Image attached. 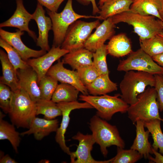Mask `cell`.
<instances>
[{
	"instance_id": "cell-1",
	"label": "cell",
	"mask_w": 163,
	"mask_h": 163,
	"mask_svg": "<svg viewBox=\"0 0 163 163\" xmlns=\"http://www.w3.org/2000/svg\"><path fill=\"white\" fill-rule=\"evenodd\" d=\"M113 23L124 22L132 26L139 40L150 38L163 33L162 21L151 15H143L128 11L111 17Z\"/></svg>"
},
{
	"instance_id": "cell-2",
	"label": "cell",
	"mask_w": 163,
	"mask_h": 163,
	"mask_svg": "<svg viewBox=\"0 0 163 163\" xmlns=\"http://www.w3.org/2000/svg\"><path fill=\"white\" fill-rule=\"evenodd\" d=\"M159 111L156 91L154 87H151L138 96L135 103L129 105L127 112L129 119L135 124L139 120L145 122L158 119L163 122Z\"/></svg>"
},
{
	"instance_id": "cell-3",
	"label": "cell",
	"mask_w": 163,
	"mask_h": 163,
	"mask_svg": "<svg viewBox=\"0 0 163 163\" xmlns=\"http://www.w3.org/2000/svg\"><path fill=\"white\" fill-rule=\"evenodd\" d=\"M155 84L154 75L142 71L126 72L120 84L121 98L129 105L133 104L147 87H154Z\"/></svg>"
},
{
	"instance_id": "cell-4",
	"label": "cell",
	"mask_w": 163,
	"mask_h": 163,
	"mask_svg": "<svg viewBox=\"0 0 163 163\" xmlns=\"http://www.w3.org/2000/svg\"><path fill=\"white\" fill-rule=\"evenodd\" d=\"M89 125L95 142L99 145L104 157L108 153L107 148L112 145L124 148L125 142L116 126L110 124L96 115L90 119Z\"/></svg>"
},
{
	"instance_id": "cell-5",
	"label": "cell",
	"mask_w": 163,
	"mask_h": 163,
	"mask_svg": "<svg viewBox=\"0 0 163 163\" xmlns=\"http://www.w3.org/2000/svg\"><path fill=\"white\" fill-rule=\"evenodd\" d=\"M72 2V0H68L64 9L59 13L47 10L52 24V30L54 36L52 46H61L69 27L78 19L94 18L100 19L99 16L85 15L76 13L73 9Z\"/></svg>"
},
{
	"instance_id": "cell-6",
	"label": "cell",
	"mask_w": 163,
	"mask_h": 163,
	"mask_svg": "<svg viewBox=\"0 0 163 163\" xmlns=\"http://www.w3.org/2000/svg\"><path fill=\"white\" fill-rule=\"evenodd\" d=\"M14 92L12 110L9 113L11 121L18 128L28 129L31 121L37 115L36 102L22 89Z\"/></svg>"
},
{
	"instance_id": "cell-7",
	"label": "cell",
	"mask_w": 163,
	"mask_h": 163,
	"mask_svg": "<svg viewBox=\"0 0 163 163\" xmlns=\"http://www.w3.org/2000/svg\"><path fill=\"white\" fill-rule=\"evenodd\" d=\"M120 95L110 96L107 94L101 96L82 94L79 100L89 104L97 110L96 115L101 118L109 121L116 113L127 112L129 105L121 98Z\"/></svg>"
},
{
	"instance_id": "cell-8",
	"label": "cell",
	"mask_w": 163,
	"mask_h": 163,
	"mask_svg": "<svg viewBox=\"0 0 163 163\" xmlns=\"http://www.w3.org/2000/svg\"><path fill=\"white\" fill-rule=\"evenodd\" d=\"M100 24L99 19L91 22L75 21L69 27L61 48L69 52L85 48L92 31Z\"/></svg>"
},
{
	"instance_id": "cell-9",
	"label": "cell",
	"mask_w": 163,
	"mask_h": 163,
	"mask_svg": "<svg viewBox=\"0 0 163 163\" xmlns=\"http://www.w3.org/2000/svg\"><path fill=\"white\" fill-rule=\"evenodd\" d=\"M117 69L119 71H136L153 75L163 73V67L158 65L152 57L141 49L132 51L126 59L120 60Z\"/></svg>"
},
{
	"instance_id": "cell-10",
	"label": "cell",
	"mask_w": 163,
	"mask_h": 163,
	"mask_svg": "<svg viewBox=\"0 0 163 163\" xmlns=\"http://www.w3.org/2000/svg\"><path fill=\"white\" fill-rule=\"evenodd\" d=\"M57 104L61 111L62 118L60 126L56 132L55 139L62 150L70 155L71 152L66 143L65 134L70 121V113L72 110L76 109H91L93 107L87 102L80 103L77 101L60 102Z\"/></svg>"
},
{
	"instance_id": "cell-11",
	"label": "cell",
	"mask_w": 163,
	"mask_h": 163,
	"mask_svg": "<svg viewBox=\"0 0 163 163\" xmlns=\"http://www.w3.org/2000/svg\"><path fill=\"white\" fill-rule=\"evenodd\" d=\"M79 142L76 150L70 154L72 163H111L112 158L107 160L97 161L92 156L91 151L95 140L92 134L85 135L78 132L72 137Z\"/></svg>"
},
{
	"instance_id": "cell-12",
	"label": "cell",
	"mask_w": 163,
	"mask_h": 163,
	"mask_svg": "<svg viewBox=\"0 0 163 163\" xmlns=\"http://www.w3.org/2000/svg\"><path fill=\"white\" fill-rule=\"evenodd\" d=\"M69 52L60 47L52 46L44 55L37 58L30 59L26 62L37 73L39 83L40 80L46 75L53 63Z\"/></svg>"
},
{
	"instance_id": "cell-13",
	"label": "cell",
	"mask_w": 163,
	"mask_h": 163,
	"mask_svg": "<svg viewBox=\"0 0 163 163\" xmlns=\"http://www.w3.org/2000/svg\"><path fill=\"white\" fill-rule=\"evenodd\" d=\"M63 64L62 61L59 60L57 63L51 67L46 75L52 77L62 83L72 85L82 94L88 95L87 89L80 80L77 72L65 68Z\"/></svg>"
},
{
	"instance_id": "cell-14",
	"label": "cell",
	"mask_w": 163,
	"mask_h": 163,
	"mask_svg": "<svg viewBox=\"0 0 163 163\" xmlns=\"http://www.w3.org/2000/svg\"><path fill=\"white\" fill-rule=\"evenodd\" d=\"M24 34V31L19 30L15 32H11L0 28V37L14 48L24 61L26 62L32 57H38L46 53V51L42 49L36 50L27 47L21 39V36Z\"/></svg>"
},
{
	"instance_id": "cell-15",
	"label": "cell",
	"mask_w": 163,
	"mask_h": 163,
	"mask_svg": "<svg viewBox=\"0 0 163 163\" xmlns=\"http://www.w3.org/2000/svg\"><path fill=\"white\" fill-rule=\"evenodd\" d=\"M16 8L13 15L7 21L0 24V27H12L17 28L22 31L27 32L35 41L37 36L35 33L30 30L29 23L32 19V14L26 9L23 0H16Z\"/></svg>"
},
{
	"instance_id": "cell-16",
	"label": "cell",
	"mask_w": 163,
	"mask_h": 163,
	"mask_svg": "<svg viewBox=\"0 0 163 163\" xmlns=\"http://www.w3.org/2000/svg\"><path fill=\"white\" fill-rule=\"evenodd\" d=\"M104 21L85 43L84 47L93 53L104 45L107 40H110L115 33V24L112 22L111 17Z\"/></svg>"
},
{
	"instance_id": "cell-17",
	"label": "cell",
	"mask_w": 163,
	"mask_h": 163,
	"mask_svg": "<svg viewBox=\"0 0 163 163\" xmlns=\"http://www.w3.org/2000/svg\"><path fill=\"white\" fill-rule=\"evenodd\" d=\"M43 6L37 2L35 10L32 14V19L37 24L39 36L37 39V45L41 49L48 51L50 47L48 43V33L52 29V24L50 17L45 15Z\"/></svg>"
},
{
	"instance_id": "cell-18",
	"label": "cell",
	"mask_w": 163,
	"mask_h": 163,
	"mask_svg": "<svg viewBox=\"0 0 163 163\" xmlns=\"http://www.w3.org/2000/svg\"><path fill=\"white\" fill-rule=\"evenodd\" d=\"M20 88L25 91L37 102L41 99L37 73L30 67L17 70Z\"/></svg>"
},
{
	"instance_id": "cell-19",
	"label": "cell",
	"mask_w": 163,
	"mask_h": 163,
	"mask_svg": "<svg viewBox=\"0 0 163 163\" xmlns=\"http://www.w3.org/2000/svg\"><path fill=\"white\" fill-rule=\"evenodd\" d=\"M58 128L56 119L49 120L35 117L31 121L28 130L22 132L20 135L33 134L36 140H40L51 133L56 132Z\"/></svg>"
},
{
	"instance_id": "cell-20",
	"label": "cell",
	"mask_w": 163,
	"mask_h": 163,
	"mask_svg": "<svg viewBox=\"0 0 163 163\" xmlns=\"http://www.w3.org/2000/svg\"><path fill=\"white\" fill-rule=\"evenodd\" d=\"M136 136L130 148L137 151L145 159L152 154V147L149 141L150 133L144 129V122L138 120L135 124Z\"/></svg>"
},
{
	"instance_id": "cell-21",
	"label": "cell",
	"mask_w": 163,
	"mask_h": 163,
	"mask_svg": "<svg viewBox=\"0 0 163 163\" xmlns=\"http://www.w3.org/2000/svg\"><path fill=\"white\" fill-rule=\"evenodd\" d=\"M93 53L85 48L69 52L63 56L64 64L70 66L76 70L93 65Z\"/></svg>"
},
{
	"instance_id": "cell-22",
	"label": "cell",
	"mask_w": 163,
	"mask_h": 163,
	"mask_svg": "<svg viewBox=\"0 0 163 163\" xmlns=\"http://www.w3.org/2000/svg\"><path fill=\"white\" fill-rule=\"evenodd\" d=\"M0 60L2 73L0 83L9 87L13 91L20 89L17 71L9 60L7 54L1 49Z\"/></svg>"
},
{
	"instance_id": "cell-23",
	"label": "cell",
	"mask_w": 163,
	"mask_h": 163,
	"mask_svg": "<svg viewBox=\"0 0 163 163\" xmlns=\"http://www.w3.org/2000/svg\"><path fill=\"white\" fill-rule=\"evenodd\" d=\"M108 54L120 57L129 54L132 51L129 39L124 34L113 36L107 45Z\"/></svg>"
},
{
	"instance_id": "cell-24",
	"label": "cell",
	"mask_w": 163,
	"mask_h": 163,
	"mask_svg": "<svg viewBox=\"0 0 163 163\" xmlns=\"http://www.w3.org/2000/svg\"><path fill=\"white\" fill-rule=\"evenodd\" d=\"M162 0H132L129 11L143 15H151L161 21L159 11L162 8Z\"/></svg>"
},
{
	"instance_id": "cell-25",
	"label": "cell",
	"mask_w": 163,
	"mask_h": 163,
	"mask_svg": "<svg viewBox=\"0 0 163 163\" xmlns=\"http://www.w3.org/2000/svg\"><path fill=\"white\" fill-rule=\"evenodd\" d=\"M132 0H106L99 8L100 19L108 18L122 12L129 11Z\"/></svg>"
},
{
	"instance_id": "cell-26",
	"label": "cell",
	"mask_w": 163,
	"mask_h": 163,
	"mask_svg": "<svg viewBox=\"0 0 163 163\" xmlns=\"http://www.w3.org/2000/svg\"><path fill=\"white\" fill-rule=\"evenodd\" d=\"M109 74H101L92 83L85 86L88 92L92 95L97 96L117 90V84L110 79Z\"/></svg>"
},
{
	"instance_id": "cell-27",
	"label": "cell",
	"mask_w": 163,
	"mask_h": 163,
	"mask_svg": "<svg viewBox=\"0 0 163 163\" xmlns=\"http://www.w3.org/2000/svg\"><path fill=\"white\" fill-rule=\"evenodd\" d=\"M4 114L0 113V139L8 140L16 153L21 142L20 133L17 131L12 123L10 124L3 119Z\"/></svg>"
},
{
	"instance_id": "cell-28",
	"label": "cell",
	"mask_w": 163,
	"mask_h": 163,
	"mask_svg": "<svg viewBox=\"0 0 163 163\" xmlns=\"http://www.w3.org/2000/svg\"><path fill=\"white\" fill-rule=\"evenodd\" d=\"M79 91L72 85L65 83L58 84L51 100L57 103L77 101Z\"/></svg>"
},
{
	"instance_id": "cell-29",
	"label": "cell",
	"mask_w": 163,
	"mask_h": 163,
	"mask_svg": "<svg viewBox=\"0 0 163 163\" xmlns=\"http://www.w3.org/2000/svg\"><path fill=\"white\" fill-rule=\"evenodd\" d=\"M36 115L43 114L44 118L49 120L55 119L61 116V111L56 103L51 100L41 99L36 102Z\"/></svg>"
},
{
	"instance_id": "cell-30",
	"label": "cell",
	"mask_w": 163,
	"mask_h": 163,
	"mask_svg": "<svg viewBox=\"0 0 163 163\" xmlns=\"http://www.w3.org/2000/svg\"><path fill=\"white\" fill-rule=\"evenodd\" d=\"M161 121L155 119L144 122V126L151 134L153 142L152 148L163 155V133L161 127Z\"/></svg>"
},
{
	"instance_id": "cell-31",
	"label": "cell",
	"mask_w": 163,
	"mask_h": 163,
	"mask_svg": "<svg viewBox=\"0 0 163 163\" xmlns=\"http://www.w3.org/2000/svg\"><path fill=\"white\" fill-rule=\"evenodd\" d=\"M139 42L140 48L152 57L163 53V37L159 34Z\"/></svg>"
},
{
	"instance_id": "cell-32",
	"label": "cell",
	"mask_w": 163,
	"mask_h": 163,
	"mask_svg": "<svg viewBox=\"0 0 163 163\" xmlns=\"http://www.w3.org/2000/svg\"><path fill=\"white\" fill-rule=\"evenodd\" d=\"M0 46L7 53L10 62L17 70L24 69L30 66L21 58L17 51L12 46L2 38H0Z\"/></svg>"
},
{
	"instance_id": "cell-33",
	"label": "cell",
	"mask_w": 163,
	"mask_h": 163,
	"mask_svg": "<svg viewBox=\"0 0 163 163\" xmlns=\"http://www.w3.org/2000/svg\"><path fill=\"white\" fill-rule=\"evenodd\" d=\"M143 156L137 151L117 147V154L112 158L111 163H134Z\"/></svg>"
},
{
	"instance_id": "cell-34",
	"label": "cell",
	"mask_w": 163,
	"mask_h": 163,
	"mask_svg": "<svg viewBox=\"0 0 163 163\" xmlns=\"http://www.w3.org/2000/svg\"><path fill=\"white\" fill-rule=\"evenodd\" d=\"M108 53L107 45L104 44L93 53V65L100 74H109L106 60Z\"/></svg>"
},
{
	"instance_id": "cell-35",
	"label": "cell",
	"mask_w": 163,
	"mask_h": 163,
	"mask_svg": "<svg viewBox=\"0 0 163 163\" xmlns=\"http://www.w3.org/2000/svg\"><path fill=\"white\" fill-rule=\"evenodd\" d=\"M58 81L52 77L46 75L40 81L38 84L41 99L51 100L58 85Z\"/></svg>"
},
{
	"instance_id": "cell-36",
	"label": "cell",
	"mask_w": 163,
	"mask_h": 163,
	"mask_svg": "<svg viewBox=\"0 0 163 163\" xmlns=\"http://www.w3.org/2000/svg\"><path fill=\"white\" fill-rule=\"evenodd\" d=\"M14 92L7 85L0 83V107L5 113L11 111Z\"/></svg>"
},
{
	"instance_id": "cell-37",
	"label": "cell",
	"mask_w": 163,
	"mask_h": 163,
	"mask_svg": "<svg viewBox=\"0 0 163 163\" xmlns=\"http://www.w3.org/2000/svg\"><path fill=\"white\" fill-rule=\"evenodd\" d=\"M77 72L80 80L85 86L92 83L100 75L93 65L79 69Z\"/></svg>"
},
{
	"instance_id": "cell-38",
	"label": "cell",
	"mask_w": 163,
	"mask_h": 163,
	"mask_svg": "<svg viewBox=\"0 0 163 163\" xmlns=\"http://www.w3.org/2000/svg\"><path fill=\"white\" fill-rule=\"evenodd\" d=\"M155 78L154 86L157 93V100L159 111L163 110V75L158 74L154 75Z\"/></svg>"
},
{
	"instance_id": "cell-39",
	"label": "cell",
	"mask_w": 163,
	"mask_h": 163,
	"mask_svg": "<svg viewBox=\"0 0 163 163\" xmlns=\"http://www.w3.org/2000/svg\"><path fill=\"white\" fill-rule=\"evenodd\" d=\"M42 5L53 12H57L60 6L65 0H37Z\"/></svg>"
},
{
	"instance_id": "cell-40",
	"label": "cell",
	"mask_w": 163,
	"mask_h": 163,
	"mask_svg": "<svg viewBox=\"0 0 163 163\" xmlns=\"http://www.w3.org/2000/svg\"><path fill=\"white\" fill-rule=\"evenodd\" d=\"M152 154L154 155L155 157L154 158L150 155L148 157V159L150 162L151 163H163V155L154 149L152 147Z\"/></svg>"
},
{
	"instance_id": "cell-41",
	"label": "cell",
	"mask_w": 163,
	"mask_h": 163,
	"mask_svg": "<svg viewBox=\"0 0 163 163\" xmlns=\"http://www.w3.org/2000/svg\"><path fill=\"white\" fill-rule=\"evenodd\" d=\"M82 2L85 4H88L91 2L92 5L93 9V14L95 15L97 13H99L100 9L97 7L95 0H78Z\"/></svg>"
},
{
	"instance_id": "cell-42",
	"label": "cell",
	"mask_w": 163,
	"mask_h": 163,
	"mask_svg": "<svg viewBox=\"0 0 163 163\" xmlns=\"http://www.w3.org/2000/svg\"><path fill=\"white\" fill-rule=\"evenodd\" d=\"M0 163H17L14 159L7 154L2 156L0 160Z\"/></svg>"
},
{
	"instance_id": "cell-43",
	"label": "cell",
	"mask_w": 163,
	"mask_h": 163,
	"mask_svg": "<svg viewBox=\"0 0 163 163\" xmlns=\"http://www.w3.org/2000/svg\"><path fill=\"white\" fill-rule=\"evenodd\" d=\"M153 60L160 66L163 67V53L152 57Z\"/></svg>"
},
{
	"instance_id": "cell-44",
	"label": "cell",
	"mask_w": 163,
	"mask_h": 163,
	"mask_svg": "<svg viewBox=\"0 0 163 163\" xmlns=\"http://www.w3.org/2000/svg\"><path fill=\"white\" fill-rule=\"evenodd\" d=\"M162 0V8L161 10L159 11V14L161 19V21H163V0Z\"/></svg>"
},
{
	"instance_id": "cell-45",
	"label": "cell",
	"mask_w": 163,
	"mask_h": 163,
	"mask_svg": "<svg viewBox=\"0 0 163 163\" xmlns=\"http://www.w3.org/2000/svg\"><path fill=\"white\" fill-rule=\"evenodd\" d=\"M106 0H99V1L98 3L99 5V8H100L104 4V3Z\"/></svg>"
},
{
	"instance_id": "cell-46",
	"label": "cell",
	"mask_w": 163,
	"mask_h": 163,
	"mask_svg": "<svg viewBox=\"0 0 163 163\" xmlns=\"http://www.w3.org/2000/svg\"><path fill=\"white\" fill-rule=\"evenodd\" d=\"M162 25L163 26V21H162ZM159 35H160L162 36V37H163V33H160L159 34H158Z\"/></svg>"
},
{
	"instance_id": "cell-47",
	"label": "cell",
	"mask_w": 163,
	"mask_h": 163,
	"mask_svg": "<svg viewBox=\"0 0 163 163\" xmlns=\"http://www.w3.org/2000/svg\"><path fill=\"white\" fill-rule=\"evenodd\" d=\"M162 75H163V73L162 74Z\"/></svg>"
}]
</instances>
